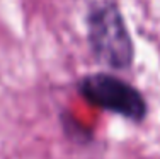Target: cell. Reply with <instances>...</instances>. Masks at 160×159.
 <instances>
[{"label": "cell", "mask_w": 160, "mask_h": 159, "mask_svg": "<svg viewBox=\"0 0 160 159\" xmlns=\"http://www.w3.org/2000/svg\"><path fill=\"white\" fill-rule=\"evenodd\" d=\"M89 43L101 63L128 69L133 62V41L116 5L102 3L89 16Z\"/></svg>", "instance_id": "1"}, {"label": "cell", "mask_w": 160, "mask_h": 159, "mask_svg": "<svg viewBox=\"0 0 160 159\" xmlns=\"http://www.w3.org/2000/svg\"><path fill=\"white\" fill-rule=\"evenodd\" d=\"M80 94L97 108L123 115L133 122H142L147 115L143 96L131 84L111 74L87 75L78 84Z\"/></svg>", "instance_id": "2"}]
</instances>
